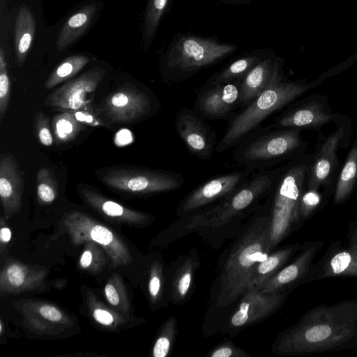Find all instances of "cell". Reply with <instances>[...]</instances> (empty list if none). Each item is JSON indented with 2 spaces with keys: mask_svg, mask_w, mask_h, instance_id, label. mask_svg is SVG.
<instances>
[{
  "mask_svg": "<svg viewBox=\"0 0 357 357\" xmlns=\"http://www.w3.org/2000/svg\"><path fill=\"white\" fill-rule=\"evenodd\" d=\"M280 355H312L357 350V296L316 305L275 341Z\"/></svg>",
  "mask_w": 357,
  "mask_h": 357,
  "instance_id": "1",
  "label": "cell"
},
{
  "mask_svg": "<svg viewBox=\"0 0 357 357\" xmlns=\"http://www.w3.org/2000/svg\"><path fill=\"white\" fill-rule=\"evenodd\" d=\"M273 251L268 215L257 216L232 248L220 276L218 305L233 303L248 288L256 266Z\"/></svg>",
  "mask_w": 357,
  "mask_h": 357,
  "instance_id": "2",
  "label": "cell"
},
{
  "mask_svg": "<svg viewBox=\"0 0 357 357\" xmlns=\"http://www.w3.org/2000/svg\"><path fill=\"white\" fill-rule=\"evenodd\" d=\"M309 165L303 158H295L283 165L266 196L273 250L303 225L299 215V200L306 187Z\"/></svg>",
  "mask_w": 357,
  "mask_h": 357,
  "instance_id": "3",
  "label": "cell"
},
{
  "mask_svg": "<svg viewBox=\"0 0 357 357\" xmlns=\"http://www.w3.org/2000/svg\"><path fill=\"white\" fill-rule=\"evenodd\" d=\"M235 44L212 38L178 34L169 43L162 60V76L169 83L186 80L201 69L236 51Z\"/></svg>",
  "mask_w": 357,
  "mask_h": 357,
  "instance_id": "4",
  "label": "cell"
},
{
  "mask_svg": "<svg viewBox=\"0 0 357 357\" xmlns=\"http://www.w3.org/2000/svg\"><path fill=\"white\" fill-rule=\"evenodd\" d=\"M311 84L304 82L283 79L271 85L257 96L243 109L229 120L228 126L215 151L222 153L237 146L248 135L271 114L304 93Z\"/></svg>",
  "mask_w": 357,
  "mask_h": 357,
  "instance_id": "5",
  "label": "cell"
},
{
  "mask_svg": "<svg viewBox=\"0 0 357 357\" xmlns=\"http://www.w3.org/2000/svg\"><path fill=\"white\" fill-rule=\"evenodd\" d=\"M298 128H273L267 126L248 135L234 152V160L253 172L267 168L293 156L301 148Z\"/></svg>",
  "mask_w": 357,
  "mask_h": 357,
  "instance_id": "6",
  "label": "cell"
},
{
  "mask_svg": "<svg viewBox=\"0 0 357 357\" xmlns=\"http://www.w3.org/2000/svg\"><path fill=\"white\" fill-rule=\"evenodd\" d=\"M96 174L109 189L137 196L174 191L185 184V178L179 173L141 167H110Z\"/></svg>",
  "mask_w": 357,
  "mask_h": 357,
  "instance_id": "7",
  "label": "cell"
},
{
  "mask_svg": "<svg viewBox=\"0 0 357 357\" xmlns=\"http://www.w3.org/2000/svg\"><path fill=\"white\" fill-rule=\"evenodd\" d=\"M282 167L257 170L228 198L210 207L204 213L197 214L193 222L197 225L216 227L242 214L268 195Z\"/></svg>",
  "mask_w": 357,
  "mask_h": 357,
  "instance_id": "8",
  "label": "cell"
},
{
  "mask_svg": "<svg viewBox=\"0 0 357 357\" xmlns=\"http://www.w3.org/2000/svg\"><path fill=\"white\" fill-rule=\"evenodd\" d=\"M61 222L74 245L86 242L98 244L106 252L114 268L131 264V252L125 241L118 234L91 216L72 211L63 216Z\"/></svg>",
  "mask_w": 357,
  "mask_h": 357,
  "instance_id": "9",
  "label": "cell"
},
{
  "mask_svg": "<svg viewBox=\"0 0 357 357\" xmlns=\"http://www.w3.org/2000/svg\"><path fill=\"white\" fill-rule=\"evenodd\" d=\"M342 276L357 278V220L349 222L345 244L333 241L323 256L312 264L299 286Z\"/></svg>",
  "mask_w": 357,
  "mask_h": 357,
  "instance_id": "10",
  "label": "cell"
},
{
  "mask_svg": "<svg viewBox=\"0 0 357 357\" xmlns=\"http://www.w3.org/2000/svg\"><path fill=\"white\" fill-rule=\"evenodd\" d=\"M155 105L146 91L126 84L105 97L96 112L112 123H133L151 115Z\"/></svg>",
  "mask_w": 357,
  "mask_h": 357,
  "instance_id": "11",
  "label": "cell"
},
{
  "mask_svg": "<svg viewBox=\"0 0 357 357\" xmlns=\"http://www.w3.org/2000/svg\"><path fill=\"white\" fill-rule=\"evenodd\" d=\"M252 172L245 169L215 176L190 191L180 202L177 215H186L224 201L243 185Z\"/></svg>",
  "mask_w": 357,
  "mask_h": 357,
  "instance_id": "12",
  "label": "cell"
},
{
  "mask_svg": "<svg viewBox=\"0 0 357 357\" xmlns=\"http://www.w3.org/2000/svg\"><path fill=\"white\" fill-rule=\"evenodd\" d=\"M105 75L103 68H92L53 91L46 97L44 104L53 109L62 111L89 107L93 93Z\"/></svg>",
  "mask_w": 357,
  "mask_h": 357,
  "instance_id": "13",
  "label": "cell"
},
{
  "mask_svg": "<svg viewBox=\"0 0 357 357\" xmlns=\"http://www.w3.org/2000/svg\"><path fill=\"white\" fill-rule=\"evenodd\" d=\"M174 127L191 155L204 160L212 158L216 146L215 132L194 109H180Z\"/></svg>",
  "mask_w": 357,
  "mask_h": 357,
  "instance_id": "14",
  "label": "cell"
},
{
  "mask_svg": "<svg viewBox=\"0 0 357 357\" xmlns=\"http://www.w3.org/2000/svg\"><path fill=\"white\" fill-rule=\"evenodd\" d=\"M241 80L220 84H204L199 90L193 109L204 119L230 120L240 106Z\"/></svg>",
  "mask_w": 357,
  "mask_h": 357,
  "instance_id": "15",
  "label": "cell"
},
{
  "mask_svg": "<svg viewBox=\"0 0 357 357\" xmlns=\"http://www.w3.org/2000/svg\"><path fill=\"white\" fill-rule=\"evenodd\" d=\"M324 245L322 240L303 243L294 260L266 281L259 290L264 293H278L295 289L314 262Z\"/></svg>",
  "mask_w": 357,
  "mask_h": 357,
  "instance_id": "16",
  "label": "cell"
},
{
  "mask_svg": "<svg viewBox=\"0 0 357 357\" xmlns=\"http://www.w3.org/2000/svg\"><path fill=\"white\" fill-rule=\"evenodd\" d=\"M290 292L264 293L259 289L248 288L231 317V325L248 326L269 317L282 305Z\"/></svg>",
  "mask_w": 357,
  "mask_h": 357,
  "instance_id": "17",
  "label": "cell"
},
{
  "mask_svg": "<svg viewBox=\"0 0 357 357\" xmlns=\"http://www.w3.org/2000/svg\"><path fill=\"white\" fill-rule=\"evenodd\" d=\"M284 61L268 54L241 80L240 106L245 107L271 85L283 79Z\"/></svg>",
  "mask_w": 357,
  "mask_h": 357,
  "instance_id": "18",
  "label": "cell"
},
{
  "mask_svg": "<svg viewBox=\"0 0 357 357\" xmlns=\"http://www.w3.org/2000/svg\"><path fill=\"white\" fill-rule=\"evenodd\" d=\"M24 176L15 158L3 153L0 160V198L4 217L9 219L22 207Z\"/></svg>",
  "mask_w": 357,
  "mask_h": 357,
  "instance_id": "19",
  "label": "cell"
},
{
  "mask_svg": "<svg viewBox=\"0 0 357 357\" xmlns=\"http://www.w3.org/2000/svg\"><path fill=\"white\" fill-rule=\"evenodd\" d=\"M79 193L91 208L104 218L114 222L139 226L146 225L153 219L149 214L129 208L85 185L79 186Z\"/></svg>",
  "mask_w": 357,
  "mask_h": 357,
  "instance_id": "20",
  "label": "cell"
},
{
  "mask_svg": "<svg viewBox=\"0 0 357 357\" xmlns=\"http://www.w3.org/2000/svg\"><path fill=\"white\" fill-rule=\"evenodd\" d=\"M47 275L45 268L11 261L1 269L0 290L6 294L38 290L43 289Z\"/></svg>",
  "mask_w": 357,
  "mask_h": 357,
  "instance_id": "21",
  "label": "cell"
},
{
  "mask_svg": "<svg viewBox=\"0 0 357 357\" xmlns=\"http://www.w3.org/2000/svg\"><path fill=\"white\" fill-rule=\"evenodd\" d=\"M22 309L29 326L40 334H58L73 325V320L65 312L49 303L30 301Z\"/></svg>",
  "mask_w": 357,
  "mask_h": 357,
  "instance_id": "22",
  "label": "cell"
},
{
  "mask_svg": "<svg viewBox=\"0 0 357 357\" xmlns=\"http://www.w3.org/2000/svg\"><path fill=\"white\" fill-rule=\"evenodd\" d=\"M343 135L344 131L340 128L324 141L312 163L309 165L307 188L318 189L328 181L335 165L336 150Z\"/></svg>",
  "mask_w": 357,
  "mask_h": 357,
  "instance_id": "23",
  "label": "cell"
},
{
  "mask_svg": "<svg viewBox=\"0 0 357 357\" xmlns=\"http://www.w3.org/2000/svg\"><path fill=\"white\" fill-rule=\"evenodd\" d=\"M333 119L324 104L309 102L293 108L278 116L268 127L273 128H313L323 126Z\"/></svg>",
  "mask_w": 357,
  "mask_h": 357,
  "instance_id": "24",
  "label": "cell"
},
{
  "mask_svg": "<svg viewBox=\"0 0 357 357\" xmlns=\"http://www.w3.org/2000/svg\"><path fill=\"white\" fill-rule=\"evenodd\" d=\"M301 246L302 243H295L276 251H272L255 268L248 282V288L260 289L266 281L295 257Z\"/></svg>",
  "mask_w": 357,
  "mask_h": 357,
  "instance_id": "25",
  "label": "cell"
},
{
  "mask_svg": "<svg viewBox=\"0 0 357 357\" xmlns=\"http://www.w3.org/2000/svg\"><path fill=\"white\" fill-rule=\"evenodd\" d=\"M97 10L98 7L95 3L89 4L82 7L68 18L57 38L58 51L64 50L87 29Z\"/></svg>",
  "mask_w": 357,
  "mask_h": 357,
  "instance_id": "26",
  "label": "cell"
},
{
  "mask_svg": "<svg viewBox=\"0 0 357 357\" xmlns=\"http://www.w3.org/2000/svg\"><path fill=\"white\" fill-rule=\"evenodd\" d=\"M36 31L34 17L26 6H21L15 27V47L17 62L22 66L31 48Z\"/></svg>",
  "mask_w": 357,
  "mask_h": 357,
  "instance_id": "27",
  "label": "cell"
},
{
  "mask_svg": "<svg viewBox=\"0 0 357 357\" xmlns=\"http://www.w3.org/2000/svg\"><path fill=\"white\" fill-rule=\"evenodd\" d=\"M267 54L262 51H255L243 55L212 75L205 84H220L242 80L248 72Z\"/></svg>",
  "mask_w": 357,
  "mask_h": 357,
  "instance_id": "28",
  "label": "cell"
},
{
  "mask_svg": "<svg viewBox=\"0 0 357 357\" xmlns=\"http://www.w3.org/2000/svg\"><path fill=\"white\" fill-rule=\"evenodd\" d=\"M357 179V145L349 153L340 174L333 202L336 205L344 202L350 196Z\"/></svg>",
  "mask_w": 357,
  "mask_h": 357,
  "instance_id": "29",
  "label": "cell"
},
{
  "mask_svg": "<svg viewBox=\"0 0 357 357\" xmlns=\"http://www.w3.org/2000/svg\"><path fill=\"white\" fill-rule=\"evenodd\" d=\"M84 126L77 120L73 111H63L54 116L52 119V127L56 143L66 144L73 141Z\"/></svg>",
  "mask_w": 357,
  "mask_h": 357,
  "instance_id": "30",
  "label": "cell"
},
{
  "mask_svg": "<svg viewBox=\"0 0 357 357\" xmlns=\"http://www.w3.org/2000/svg\"><path fill=\"white\" fill-rule=\"evenodd\" d=\"M90 59L84 55H72L65 59L47 79L45 88L51 89L61 82L75 76L89 62Z\"/></svg>",
  "mask_w": 357,
  "mask_h": 357,
  "instance_id": "31",
  "label": "cell"
},
{
  "mask_svg": "<svg viewBox=\"0 0 357 357\" xmlns=\"http://www.w3.org/2000/svg\"><path fill=\"white\" fill-rule=\"evenodd\" d=\"M169 2V0H148L143 27L144 47L148 48L151 45Z\"/></svg>",
  "mask_w": 357,
  "mask_h": 357,
  "instance_id": "32",
  "label": "cell"
},
{
  "mask_svg": "<svg viewBox=\"0 0 357 357\" xmlns=\"http://www.w3.org/2000/svg\"><path fill=\"white\" fill-rule=\"evenodd\" d=\"M36 192L40 204H51L57 197V181L52 171L47 167H41L37 172Z\"/></svg>",
  "mask_w": 357,
  "mask_h": 357,
  "instance_id": "33",
  "label": "cell"
},
{
  "mask_svg": "<svg viewBox=\"0 0 357 357\" xmlns=\"http://www.w3.org/2000/svg\"><path fill=\"white\" fill-rule=\"evenodd\" d=\"M105 294L112 306L121 312H128L130 308L128 297L119 276L110 278L105 285Z\"/></svg>",
  "mask_w": 357,
  "mask_h": 357,
  "instance_id": "34",
  "label": "cell"
},
{
  "mask_svg": "<svg viewBox=\"0 0 357 357\" xmlns=\"http://www.w3.org/2000/svg\"><path fill=\"white\" fill-rule=\"evenodd\" d=\"M322 202V196L318 189L306 188L299 200V215L303 224L319 209Z\"/></svg>",
  "mask_w": 357,
  "mask_h": 357,
  "instance_id": "35",
  "label": "cell"
},
{
  "mask_svg": "<svg viewBox=\"0 0 357 357\" xmlns=\"http://www.w3.org/2000/svg\"><path fill=\"white\" fill-rule=\"evenodd\" d=\"M85 243V250L79 259L80 266L93 272L99 271L105 262V258L99 248L100 246L93 242Z\"/></svg>",
  "mask_w": 357,
  "mask_h": 357,
  "instance_id": "36",
  "label": "cell"
},
{
  "mask_svg": "<svg viewBox=\"0 0 357 357\" xmlns=\"http://www.w3.org/2000/svg\"><path fill=\"white\" fill-rule=\"evenodd\" d=\"M10 96V80L8 73L7 61L3 48L0 51V120L3 121L7 112Z\"/></svg>",
  "mask_w": 357,
  "mask_h": 357,
  "instance_id": "37",
  "label": "cell"
},
{
  "mask_svg": "<svg viewBox=\"0 0 357 357\" xmlns=\"http://www.w3.org/2000/svg\"><path fill=\"white\" fill-rule=\"evenodd\" d=\"M95 307L93 308L92 315L93 319L100 325L115 328L124 322L123 317L111 310L101 305H96Z\"/></svg>",
  "mask_w": 357,
  "mask_h": 357,
  "instance_id": "38",
  "label": "cell"
},
{
  "mask_svg": "<svg viewBox=\"0 0 357 357\" xmlns=\"http://www.w3.org/2000/svg\"><path fill=\"white\" fill-rule=\"evenodd\" d=\"M36 129L40 144L46 146L52 145L54 136L50 129V120L41 111L37 112L36 116Z\"/></svg>",
  "mask_w": 357,
  "mask_h": 357,
  "instance_id": "39",
  "label": "cell"
},
{
  "mask_svg": "<svg viewBox=\"0 0 357 357\" xmlns=\"http://www.w3.org/2000/svg\"><path fill=\"white\" fill-rule=\"evenodd\" d=\"M192 279V268L185 265L176 280V289L180 297H184L188 292Z\"/></svg>",
  "mask_w": 357,
  "mask_h": 357,
  "instance_id": "40",
  "label": "cell"
},
{
  "mask_svg": "<svg viewBox=\"0 0 357 357\" xmlns=\"http://www.w3.org/2000/svg\"><path fill=\"white\" fill-rule=\"evenodd\" d=\"M73 112L77 120L85 126H101L104 125L98 118V114H95L89 107Z\"/></svg>",
  "mask_w": 357,
  "mask_h": 357,
  "instance_id": "41",
  "label": "cell"
},
{
  "mask_svg": "<svg viewBox=\"0 0 357 357\" xmlns=\"http://www.w3.org/2000/svg\"><path fill=\"white\" fill-rule=\"evenodd\" d=\"M171 346L170 339L164 335H160L155 342L153 349L154 357H165L168 354Z\"/></svg>",
  "mask_w": 357,
  "mask_h": 357,
  "instance_id": "42",
  "label": "cell"
},
{
  "mask_svg": "<svg viewBox=\"0 0 357 357\" xmlns=\"http://www.w3.org/2000/svg\"><path fill=\"white\" fill-rule=\"evenodd\" d=\"M211 357H231L244 356L242 351L233 346L222 345L215 349L210 354Z\"/></svg>",
  "mask_w": 357,
  "mask_h": 357,
  "instance_id": "43",
  "label": "cell"
},
{
  "mask_svg": "<svg viewBox=\"0 0 357 357\" xmlns=\"http://www.w3.org/2000/svg\"><path fill=\"white\" fill-rule=\"evenodd\" d=\"M161 280L158 271L154 268L149 282V291L153 298H155L160 291Z\"/></svg>",
  "mask_w": 357,
  "mask_h": 357,
  "instance_id": "44",
  "label": "cell"
},
{
  "mask_svg": "<svg viewBox=\"0 0 357 357\" xmlns=\"http://www.w3.org/2000/svg\"><path fill=\"white\" fill-rule=\"evenodd\" d=\"M12 234L10 229L7 227H1L0 230V241L1 246L3 244H6L11 239Z\"/></svg>",
  "mask_w": 357,
  "mask_h": 357,
  "instance_id": "45",
  "label": "cell"
},
{
  "mask_svg": "<svg viewBox=\"0 0 357 357\" xmlns=\"http://www.w3.org/2000/svg\"><path fill=\"white\" fill-rule=\"evenodd\" d=\"M222 3L227 5L239 6L246 5L252 3L255 0H219Z\"/></svg>",
  "mask_w": 357,
  "mask_h": 357,
  "instance_id": "46",
  "label": "cell"
},
{
  "mask_svg": "<svg viewBox=\"0 0 357 357\" xmlns=\"http://www.w3.org/2000/svg\"><path fill=\"white\" fill-rule=\"evenodd\" d=\"M3 331V323L2 321L0 322V333L2 334Z\"/></svg>",
  "mask_w": 357,
  "mask_h": 357,
  "instance_id": "47",
  "label": "cell"
}]
</instances>
